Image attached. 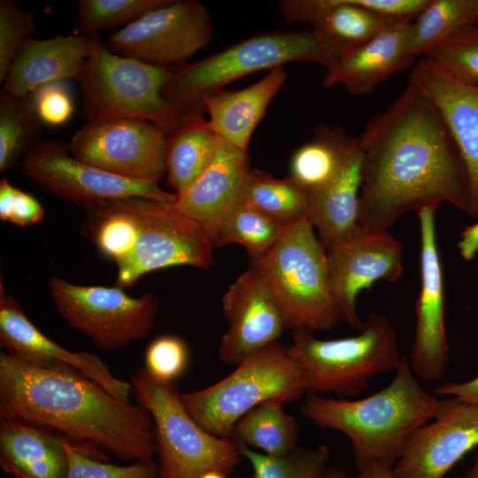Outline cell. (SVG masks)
<instances>
[{
	"mask_svg": "<svg viewBox=\"0 0 478 478\" xmlns=\"http://www.w3.org/2000/svg\"><path fill=\"white\" fill-rule=\"evenodd\" d=\"M173 73L171 67L117 55L98 37L77 78L82 96V116L88 122L144 120L170 137L195 117L183 114L162 96L163 88Z\"/></svg>",
	"mask_w": 478,
	"mask_h": 478,
	"instance_id": "cell-6",
	"label": "cell"
},
{
	"mask_svg": "<svg viewBox=\"0 0 478 478\" xmlns=\"http://www.w3.org/2000/svg\"><path fill=\"white\" fill-rule=\"evenodd\" d=\"M306 393V379L289 345L259 350L222 380L198 390L180 393L190 416L206 431L231 438L236 421L269 400L290 403Z\"/></svg>",
	"mask_w": 478,
	"mask_h": 478,
	"instance_id": "cell-7",
	"label": "cell"
},
{
	"mask_svg": "<svg viewBox=\"0 0 478 478\" xmlns=\"http://www.w3.org/2000/svg\"><path fill=\"white\" fill-rule=\"evenodd\" d=\"M34 14L22 9L13 0L0 1V81L9 68L22 42L35 33Z\"/></svg>",
	"mask_w": 478,
	"mask_h": 478,
	"instance_id": "cell-40",
	"label": "cell"
},
{
	"mask_svg": "<svg viewBox=\"0 0 478 478\" xmlns=\"http://www.w3.org/2000/svg\"><path fill=\"white\" fill-rule=\"evenodd\" d=\"M188 362L189 351L183 340L174 335H162L148 345L143 369L159 382L174 383Z\"/></svg>",
	"mask_w": 478,
	"mask_h": 478,
	"instance_id": "cell-41",
	"label": "cell"
},
{
	"mask_svg": "<svg viewBox=\"0 0 478 478\" xmlns=\"http://www.w3.org/2000/svg\"><path fill=\"white\" fill-rule=\"evenodd\" d=\"M332 291L342 320L359 330L357 297L374 282L397 281L404 272L401 243L389 231L358 226L346 237L326 248Z\"/></svg>",
	"mask_w": 478,
	"mask_h": 478,
	"instance_id": "cell-15",
	"label": "cell"
},
{
	"mask_svg": "<svg viewBox=\"0 0 478 478\" xmlns=\"http://www.w3.org/2000/svg\"><path fill=\"white\" fill-rule=\"evenodd\" d=\"M436 396H451L468 403H478V374L466 382L443 383L434 390Z\"/></svg>",
	"mask_w": 478,
	"mask_h": 478,
	"instance_id": "cell-44",
	"label": "cell"
},
{
	"mask_svg": "<svg viewBox=\"0 0 478 478\" xmlns=\"http://www.w3.org/2000/svg\"><path fill=\"white\" fill-rule=\"evenodd\" d=\"M412 20H404L386 29L367 42L345 51L327 70L324 88L342 85L349 93L369 95L390 76L409 67L414 61L408 50Z\"/></svg>",
	"mask_w": 478,
	"mask_h": 478,
	"instance_id": "cell-22",
	"label": "cell"
},
{
	"mask_svg": "<svg viewBox=\"0 0 478 478\" xmlns=\"http://www.w3.org/2000/svg\"><path fill=\"white\" fill-rule=\"evenodd\" d=\"M49 289L61 317L105 351L148 336L159 305L152 294L133 297L119 286H83L58 276Z\"/></svg>",
	"mask_w": 478,
	"mask_h": 478,
	"instance_id": "cell-11",
	"label": "cell"
},
{
	"mask_svg": "<svg viewBox=\"0 0 478 478\" xmlns=\"http://www.w3.org/2000/svg\"><path fill=\"white\" fill-rule=\"evenodd\" d=\"M69 467L66 478H161L158 462L139 461L119 466L101 461L65 437Z\"/></svg>",
	"mask_w": 478,
	"mask_h": 478,
	"instance_id": "cell-39",
	"label": "cell"
},
{
	"mask_svg": "<svg viewBox=\"0 0 478 478\" xmlns=\"http://www.w3.org/2000/svg\"><path fill=\"white\" fill-rule=\"evenodd\" d=\"M458 248L460 256L472 260L478 252V222L466 227L459 235Z\"/></svg>",
	"mask_w": 478,
	"mask_h": 478,
	"instance_id": "cell-45",
	"label": "cell"
},
{
	"mask_svg": "<svg viewBox=\"0 0 478 478\" xmlns=\"http://www.w3.org/2000/svg\"><path fill=\"white\" fill-rule=\"evenodd\" d=\"M0 343L4 352L42 368L73 371L91 380L112 397L130 402L132 385L113 375L92 353L71 351L45 336L27 318L18 301L1 283Z\"/></svg>",
	"mask_w": 478,
	"mask_h": 478,
	"instance_id": "cell-18",
	"label": "cell"
},
{
	"mask_svg": "<svg viewBox=\"0 0 478 478\" xmlns=\"http://www.w3.org/2000/svg\"><path fill=\"white\" fill-rule=\"evenodd\" d=\"M122 199L108 201L90 208L96 210L100 217L94 236L96 244L117 266L131 254L138 236L137 222Z\"/></svg>",
	"mask_w": 478,
	"mask_h": 478,
	"instance_id": "cell-37",
	"label": "cell"
},
{
	"mask_svg": "<svg viewBox=\"0 0 478 478\" xmlns=\"http://www.w3.org/2000/svg\"><path fill=\"white\" fill-rule=\"evenodd\" d=\"M463 478H478V453L475 455L473 464Z\"/></svg>",
	"mask_w": 478,
	"mask_h": 478,
	"instance_id": "cell-49",
	"label": "cell"
},
{
	"mask_svg": "<svg viewBox=\"0 0 478 478\" xmlns=\"http://www.w3.org/2000/svg\"><path fill=\"white\" fill-rule=\"evenodd\" d=\"M478 23V22H477Z\"/></svg>",
	"mask_w": 478,
	"mask_h": 478,
	"instance_id": "cell-51",
	"label": "cell"
},
{
	"mask_svg": "<svg viewBox=\"0 0 478 478\" xmlns=\"http://www.w3.org/2000/svg\"><path fill=\"white\" fill-rule=\"evenodd\" d=\"M219 139L203 115L193 117L168 137L166 175L177 197L183 195L209 166Z\"/></svg>",
	"mask_w": 478,
	"mask_h": 478,
	"instance_id": "cell-28",
	"label": "cell"
},
{
	"mask_svg": "<svg viewBox=\"0 0 478 478\" xmlns=\"http://www.w3.org/2000/svg\"><path fill=\"white\" fill-rule=\"evenodd\" d=\"M437 207L418 211L420 230V289L409 365L421 379H440L449 360L443 270L436 235Z\"/></svg>",
	"mask_w": 478,
	"mask_h": 478,
	"instance_id": "cell-16",
	"label": "cell"
},
{
	"mask_svg": "<svg viewBox=\"0 0 478 478\" xmlns=\"http://www.w3.org/2000/svg\"><path fill=\"white\" fill-rule=\"evenodd\" d=\"M289 349L304 370L308 395L357 396L376 375L395 371L403 358L395 328L377 312L351 337L322 340L312 331L294 330Z\"/></svg>",
	"mask_w": 478,
	"mask_h": 478,
	"instance_id": "cell-8",
	"label": "cell"
},
{
	"mask_svg": "<svg viewBox=\"0 0 478 478\" xmlns=\"http://www.w3.org/2000/svg\"><path fill=\"white\" fill-rule=\"evenodd\" d=\"M361 181L362 150L357 138L333 177L310 193L308 219L325 248L346 237L358 226Z\"/></svg>",
	"mask_w": 478,
	"mask_h": 478,
	"instance_id": "cell-27",
	"label": "cell"
},
{
	"mask_svg": "<svg viewBox=\"0 0 478 478\" xmlns=\"http://www.w3.org/2000/svg\"><path fill=\"white\" fill-rule=\"evenodd\" d=\"M249 268L275 301L286 328L326 331L342 320L327 251L308 217L287 226L266 253L251 259Z\"/></svg>",
	"mask_w": 478,
	"mask_h": 478,
	"instance_id": "cell-5",
	"label": "cell"
},
{
	"mask_svg": "<svg viewBox=\"0 0 478 478\" xmlns=\"http://www.w3.org/2000/svg\"><path fill=\"white\" fill-rule=\"evenodd\" d=\"M131 385L154 422L161 478H199L209 470L229 475L240 464L239 445L203 428L182 405L175 383L159 382L139 369Z\"/></svg>",
	"mask_w": 478,
	"mask_h": 478,
	"instance_id": "cell-9",
	"label": "cell"
},
{
	"mask_svg": "<svg viewBox=\"0 0 478 478\" xmlns=\"http://www.w3.org/2000/svg\"><path fill=\"white\" fill-rule=\"evenodd\" d=\"M478 22V0H429L411 22L408 50L416 58L443 42L463 26Z\"/></svg>",
	"mask_w": 478,
	"mask_h": 478,
	"instance_id": "cell-32",
	"label": "cell"
},
{
	"mask_svg": "<svg viewBox=\"0 0 478 478\" xmlns=\"http://www.w3.org/2000/svg\"><path fill=\"white\" fill-rule=\"evenodd\" d=\"M353 478H397L393 467L379 463L369 464L360 470Z\"/></svg>",
	"mask_w": 478,
	"mask_h": 478,
	"instance_id": "cell-47",
	"label": "cell"
},
{
	"mask_svg": "<svg viewBox=\"0 0 478 478\" xmlns=\"http://www.w3.org/2000/svg\"><path fill=\"white\" fill-rule=\"evenodd\" d=\"M43 216L42 204L33 196L18 189L10 222L24 227L40 222Z\"/></svg>",
	"mask_w": 478,
	"mask_h": 478,
	"instance_id": "cell-43",
	"label": "cell"
},
{
	"mask_svg": "<svg viewBox=\"0 0 478 478\" xmlns=\"http://www.w3.org/2000/svg\"><path fill=\"white\" fill-rule=\"evenodd\" d=\"M286 22H304L349 49L364 44L404 20L364 7L359 0H282Z\"/></svg>",
	"mask_w": 478,
	"mask_h": 478,
	"instance_id": "cell-24",
	"label": "cell"
},
{
	"mask_svg": "<svg viewBox=\"0 0 478 478\" xmlns=\"http://www.w3.org/2000/svg\"><path fill=\"white\" fill-rule=\"evenodd\" d=\"M170 0H80L75 34L92 35L100 30L131 23Z\"/></svg>",
	"mask_w": 478,
	"mask_h": 478,
	"instance_id": "cell-38",
	"label": "cell"
},
{
	"mask_svg": "<svg viewBox=\"0 0 478 478\" xmlns=\"http://www.w3.org/2000/svg\"><path fill=\"white\" fill-rule=\"evenodd\" d=\"M342 129L317 126L312 141L302 145L290 161V177L310 193L326 184L337 171L343 156L355 143Z\"/></svg>",
	"mask_w": 478,
	"mask_h": 478,
	"instance_id": "cell-31",
	"label": "cell"
},
{
	"mask_svg": "<svg viewBox=\"0 0 478 478\" xmlns=\"http://www.w3.org/2000/svg\"><path fill=\"white\" fill-rule=\"evenodd\" d=\"M228 474L220 470H209L200 475L199 478H228Z\"/></svg>",
	"mask_w": 478,
	"mask_h": 478,
	"instance_id": "cell-50",
	"label": "cell"
},
{
	"mask_svg": "<svg viewBox=\"0 0 478 478\" xmlns=\"http://www.w3.org/2000/svg\"><path fill=\"white\" fill-rule=\"evenodd\" d=\"M440 405L403 357L389 384L378 392L357 400L308 395L301 413L317 427L347 436L360 470L372 463L393 467L411 436L435 418Z\"/></svg>",
	"mask_w": 478,
	"mask_h": 478,
	"instance_id": "cell-3",
	"label": "cell"
},
{
	"mask_svg": "<svg viewBox=\"0 0 478 478\" xmlns=\"http://www.w3.org/2000/svg\"><path fill=\"white\" fill-rule=\"evenodd\" d=\"M30 94L29 100L42 123L59 126L72 116L73 102L66 81L43 84Z\"/></svg>",
	"mask_w": 478,
	"mask_h": 478,
	"instance_id": "cell-42",
	"label": "cell"
},
{
	"mask_svg": "<svg viewBox=\"0 0 478 478\" xmlns=\"http://www.w3.org/2000/svg\"><path fill=\"white\" fill-rule=\"evenodd\" d=\"M22 174L45 191L66 201L94 207L108 201L146 197L175 202L177 195L158 183L124 178L73 157L66 143L42 141L21 159Z\"/></svg>",
	"mask_w": 478,
	"mask_h": 478,
	"instance_id": "cell-12",
	"label": "cell"
},
{
	"mask_svg": "<svg viewBox=\"0 0 478 478\" xmlns=\"http://www.w3.org/2000/svg\"><path fill=\"white\" fill-rule=\"evenodd\" d=\"M409 80L428 96L445 120L467 172L466 213L478 217V87L450 80L420 61Z\"/></svg>",
	"mask_w": 478,
	"mask_h": 478,
	"instance_id": "cell-20",
	"label": "cell"
},
{
	"mask_svg": "<svg viewBox=\"0 0 478 478\" xmlns=\"http://www.w3.org/2000/svg\"><path fill=\"white\" fill-rule=\"evenodd\" d=\"M0 420L50 428L81 449L99 447L121 460L150 461L157 454L154 422L143 406L112 397L73 371L35 366L4 351Z\"/></svg>",
	"mask_w": 478,
	"mask_h": 478,
	"instance_id": "cell-2",
	"label": "cell"
},
{
	"mask_svg": "<svg viewBox=\"0 0 478 478\" xmlns=\"http://www.w3.org/2000/svg\"><path fill=\"white\" fill-rule=\"evenodd\" d=\"M249 164L247 152L220 137L209 166L174 202L179 211L205 230L212 243L223 216L240 197L251 170Z\"/></svg>",
	"mask_w": 478,
	"mask_h": 478,
	"instance_id": "cell-23",
	"label": "cell"
},
{
	"mask_svg": "<svg viewBox=\"0 0 478 478\" xmlns=\"http://www.w3.org/2000/svg\"><path fill=\"white\" fill-rule=\"evenodd\" d=\"M239 199L287 227L308 217L310 192L290 176L278 179L273 174L251 169Z\"/></svg>",
	"mask_w": 478,
	"mask_h": 478,
	"instance_id": "cell-30",
	"label": "cell"
},
{
	"mask_svg": "<svg viewBox=\"0 0 478 478\" xmlns=\"http://www.w3.org/2000/svg\"><path fill=\"white\" fill-rule=\"evenodd\" d=\"M285 227L238 199L223 216L213 245H241L253 259L266 253L281 238Z\"/></svg>",
	"mask_w": 478,
	"mask_h": 478,
	"instance_id": "cell-34",
	"label": "cell"
},
{
	"mask_svg": "<svg viewBox=\"0 0 478 478\" xmlns=\"http://www.w3.org/2000/svg\"><path fill=\"white\" fill-rule=\"evenodd\" d=\"M18 189L6 178L0 181V220L10 221Z\"/></svg>",
	"mask_w": 478,
	"mask_h": 478,
	"instance_id": "cell-46",
	"label": "cell"
},
{
	"mask_svg": "<svg viewBox=\"0 0 478 478\" xmlns=\"http://www.w3.org/2000/svg\"><path fill=\"white\" fill-rule=\"evenodd\" d=\"M99 35L73 34L49 39H26L3 81L6 92L27 96L53 81L77 80Z\"/></svg>",
	"mask_w": 478,
	"mask_h": 478,
	"instance_id": "cell-21",
	"label": "cell"
},
{
	"mask_svg": "<svg viewBox=\"0 0 478 478\" xmlns=\"http://www.w3.org/2000/svg\"><path fill=\"white\" fill-rule=\"evenodd\" d=\"M362 181L358 221L386 232L407 212L448 202L466 212L465 163L440 111L411 80L358 138Z\"/></svg>",
	"mask_w": 478,
	"mask_h": 478,
	"instance_id": "cell-1",
	"label": "cell"
},
{
	"mask_svg": "<svg viewBox=\"0 0 478 478\" xmlns=\"http://www.w3.org/2000/svg\"><path fill=\"white\" fill-rule=\"evenodd\" d=\"M318 478H349L347 474L339 468L327 467Z\"/></svg>",
	"mask_w": 478,
	"mask_h": 478,
	"instance_id": "cell-48",
	"label": "cell"
},
{
	"mask_svg": "<svg viewBox=\"0 0 478 478\" xmlns=\"http://www.w3.org/2000/svg\"><path fill=\"white\" fill-rule=\"evenodd\" d=\"M285 403L269 400L244 414L235 424L231 438L261 453L280 456L295 448L299 438L296 419L286 412Z\"/></svg>",
	"mask_w": 478,
	"mask_h": 478,
	"instance_id": "cell-29",
	"label": "cell"
},
{
	"mask_svg": "<svg viewBox=\"0 0 478 478\" xmlns=\"http://www.w3.org/2000/svg\"><path fill=\"white\" fill-rule=\"evenodd\" d=\"M167 145L159 127L140 119L88 122L66 143L73 157L89 166L155 183L166 174Z\"/></svg>",
	"mask_w": 478,
	"mask_h": 478,
	"instance_id": "cell-13",
	"label": "cell"
},
{
	"mask_svg": "<svg viewBox=\"0 0 478 478\" xmlns=\"http://www.w3.org/2000/svg\"><path fill=\"white\" fill-rule=\"evenodd\" d=\"M477 446L478 403L441 400L435 418L411 436L393 471L397 478H444Z\"/></svg>",
	"mask_w": 478,
	"mask_h": 478,
	"instance_id": "cell-17",
	"label": "cell"
},
{
	"mask_svg": "<svg viewBox=\"0 0 478 478\" xmlns=\"http://www.w3.org/2000/svg\"><path fill=\"white\" fill-rule=\"evenodd\" d=\"M348 50L313 30L258 34L174 70L162 96L187 116L203 115L204 99L237 79L293 61H312L328 70Z\"/></svg>",
	"mask_w": 478,
	"mask_h": 478,
	"instance_id": "cell-4",
	"label": "cell"
},
{
	"mask_svg": "<svg viewBox=\"0 0 478 478\" xmlns=\"http://www.w3.org/2000/svg\"><path fill=\"white\" fill-rule=\"evenodd\" d=\"M42 122L29 97L0 92V171L20 163L42 142Z\"/></svg>",
	"mask_w": 478,
	"mask_h": 478,
	"instance_id": "cell-33",
	"label": "cell"
},
{
	"mask_svg": "<svg viewBox=\"0 0 478 478\" xmlns=\"http://www.w3.org/2000/svg\"><path fill=\"white\" fill-rule=\"evenodd\" d=\"M222 308L227 329L219 347L220 361L238 365L249 355L278 343L283 316L264 284L248 268L227 289Z\"/></svg>",
	"mask_w": 478,
	"mask_h": 478,
	"instance_id": "cell-19",
	"label": "cell"
},
{
	"mask_svg": "<svg viewBox=\"0 0 478 478\" xmlns=\"http://www.w3.org/2000/svg\"><path fill=\"white\" fill-rule=\"evenodd\" d=\"M0 464L15 478H66L65 436L34 423L1 420Z\"/></svg>",
	"mask_w": 478,
	"mask_h": 478,
	"instance_id": "cell-26",
	"label": "cell"
},
{
	"mask_svg": "<svg viewBox=\"0 0 478 478\" xmlns=\"http://www.w3.org/2000/svg\"><path fill=\"white\" fill-rule=\"evenodd\" d=\"M288 73L282 66L254 84L238 90L220 89L204 99V112L219 137L247 152L251 135Z\"/></svg>",
	"mask_w": 478,
	"mask_h": 478,
	"instance_id": "cell-25",
	"label": "cell"
},
{
	"mask_svg": "<svg viewBox=\"0 0 478 478\" xmlns=\"http://www.w3.org/2000/svg\"><path fill=\"white\" fill-rule=\"evenodd\" d=\"M420 61L458 83L478 87V23L459 28Z\"/></svg>",
	"mask_w": 478,
	"mask_h": 478,
	"instance_id": "cell-35",
	"label": "cell"
},
{
	"mask_svg": "<svg viewBox=\"0 0 478 478\" xmlns=\"http://www.w3.org/2000/svg\"><path fill=\"white\" fill-rule=\"evenodd\" d=\"M253 471L254 478H318L328 467L329 451L325 445L295 448L280 456H271L239 445Z\"/></svg>",
	"mask_w": 478,
	"mask_h": 478,
	"instance_id": "cell-36",
	"label": "cell"
},
{
	"mask_svg": "<svg viewBox=\"0 0 478 478\" xmlns=\"http://www.w3.org/2000/svg\"><path fill=\"white\" fill-rule=\"evenodd\" d=\"M210 14L197 0H170L143 14L106 39L120 56L169 67L181 64L212 40Z\"/></svg>",
	"mask_w": 478,
	"mask_h": 478,
	"instance_id": "cell-14",
	"label": "cell"
},
{
	"mask_svg": "<svg viewBox=\"0 0 478 478\" xmlns=\"http://www.w3.org/2000/svg\"><path fill=\"white\" fill-rule=\"evenodd\" d=\"M138 225L135 246L118 266L123 288L150 272L178 266L206 269L213 260V243L205 230L182 213L174 202L146 197L123 198Z\"/></svg>",
	"mask_w": 478,
	"mask_h": 478,
	"instance_id": "cell-10",
	"label": "cell"
}]
</instances>
